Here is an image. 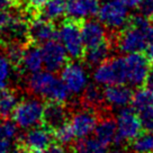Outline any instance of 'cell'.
I'll return each mask as SVG.
<instances>
[{"label": "cell", "instance_id": "6da1fadb", "mask_svg": "<svg viewBox=\"0 0 153 153\" xmlns=\"http://www.w3.org/2000/svg\"><path fill=\"white\" fill-rule=\"evenodd\" d=\"M28 89L35 96L48 99V101L65 102L70 97V91L63 83L62 79H59L54 72L37 71L32 73L28 78Z\"/></svg>", "mask_w": 153, "mask_h": 153}, {"label": "cell", "instance_id": "7a4b0ae2", "mask_svg": "<svg viewBox=\"0 0 153 153\" xmlns=\"http://www.w3.org/2000/svg\"><path fill=\"white\" fill-rule=\"evenodd\" d=\"M150 23V19L140 14L131 19L129 25L122 30L117 41L120 52L124 54L144 52L149 45L146 26Z\"/></svg>", "mask_w": 153, "mask_h": 153}, {"label": "cell", "instance_id": "3957f363", "mask_svg": "<svg viewBox=\"0 0 153 153\" xmlns=\"http://www.w3.org/2000/svg\"><path fill=\"white\" fill-rule=\"evenodd\" d=\"M92 78L97 85L102 87L124 85L126 82L125 57L118 56L107 59L99 65L95 67Z\"/></svg>", "mask_w": 153, "mask_h": 153}, {"label": "cell", "instance_id": "277c9868", "mask_svg": "<svg viewBox=\"0 0 153 153\" xmlns=\"http://www.w3.org/2000/svg\"><path fill=\"white\" fill-rule=\"evenodd\" d=\"M43 110L44 102L39 98L34 97L19 101L11 117L18 127L28 129L42 124Z\"/></svg>", "mask_w": 153, "mask_h": 153}, {"label": "cell", "instance_id": "5b68a950", "mask_svg": "<svg viewBox=\"0 0 153 153\" xmlns=\"http://www.w3.org/2000/svg\"><path fill=\"white\" fill-rule=\"evenodd\" d=\"M57 38L72 60H78L83 56L86 46L82 39L81 27L76 20L71 19L64 22L57 30Z\"/></svg>", "mask_w": 153, "mask_h": 153}, {"label": "cell", "instance_id": "8992f818", "mask_svg": "<svg viewBox=\"0 0 153 153\" xmlns=\"http://www.w3.org/2000/svg\"><path fill=\"white\" fill-rule=\"evenodd\" d=\"M98 18L107 28L122 29L129 20V8L122 0H104L99 6Z\"/></svg>", "mask_w": 153, "mask_h": 153}, {"label": "cell", "instance_id": "52a82bcc", "mask_svg": "<svg viewBox=\"0 0 153 153\" xmlns=\"http://www.w3.org/2000/svg\"><path fill=\"white\" fill-rule=\"evenodd\" d=\"M53 131L46 126H34L22 135L19 148L24 153H44L53 144Z\"/></svg>", "mask_w": 153, "mask_h": 153}, {"label": "cell", "instance_id": "ba28073f", "mask_svg": "<svg viewBox=\"0 0 153 153\" xmlns=\"http://www.w3.org/2000/svg\"><path fill=\"white\" fill-rule=\"evenodd\" d=\"M28 36V26L23 19L8 10H0V41L19 43Z\"/></svg>", "mask_w": 153, "mask_h": 153}, {"label": "cell", "instance_id": "9c48e42d", "mask_svg": "<svg viewBox=\"0 0 153 153\" xmlns=\"http://www.w3.org/2000/svg\"><path fill=\"white\" fill-rule=\"evenodd\" d=\"M117 144L122 142H131L135 139L142 131V124L140 116L136 114L134 108H128L127 106L120 108L117 117Z\"/></svg>", "mask_w": 153, "mask_h": 153}, {"label": "cell", "instance_id": "30bf717a", "mask_svg": "<svg viewBox=\"0 0 153 153\" xmlns=\"http://www.w3.org/2000/svg\"><path fill=\"white\" fill-rule=\"evenodd\" d=\"M126 82L132 87L145 85L149 73L151 72V62L142 53H131L125 56Z\"/></svg>", "mask_w": 153, "mask_h": 153}, {"label": "cell", "instance_id": "8fae6325", "mask_svg": "<svg viewBox=\"0 0 153 153\" xmlns=\"http://www.w3.org/2000/svg\"><path fill=\"white\" fill-rule=\"evenodd\" d=\"M61 79L68 90L73 96L81 95L89 85V78L86 68L79 62L67 63L61 70Z\"/></svg>", "mask_w": 153, "mask_h": 153}, {"label": "cell", "instance_id": "7c38bea8", "mask_svg": "<svg viewBox=\"0 0 153 153\" xmlns=\"http://www.w3.org/2000/svg\"><path fill=\"white\" fill-rule=\"evenodd\" d=\"M41 50L43 55V65L48 71L55 73L61 71L67 64L69 55L62 44L56 39L43 44Z\"/></svg>", "mask_w": 153, "mask_h": 153}, {"label": "cell", "instance_id": "4fadbf2b", "mask_svg": "<svg viewBox=\"0 0 153 153\" xmlns=\"http://www.w3.org/2000/svg\"><path fill=\"white\" fill-rule=\"evenodd\" d=\"M98 120L99 118L95 109L86 107L85 109L78 110L76 113L72 115L69 123L74 132L76 137L82 139V137L89 136L92 132H95Z\"/></svg>", "mask_w": 153, "mask_h": 153}, {"label": "cell", "instance_id": "5bb4252c", "mask_svg": "<svg viewBox=\"0 0 153 153\" xmlns=\"http://www.w3.org/2000/svg\"><path fill=\"white\" fill-rule=\"evenodd\" d=\"M28 37L34 44H43L48 43L50 41L57 38V29L55 26L48 19L36 18L32 20L28 25Z\"/></svg>", "mask_w": 153, "mask_h": 153}, {"label": "cell", "instance_id": "9a60e30c", "mask_svg": "<svg viewBox=\"0 0 153 153\" xmlns=\"http://www.w3.org/2000/svg\"><path fill=\"white\" fill-rule=\"evenodd\" d=\"M82 39L87 48L97 46L107 42V32L106 26L100 20L89 19L81 26Z\"/></svg>", "mask_w": 153, "mask_h": 153}, {"label": "cell", "instance_id": "2e32d148", "mask_svg": "<svg viewBox=\"0 0 153 153\" xmlns=\"http://www.w3.org/2000/svg\"><path fill=\"white\" fill-rule=\"evenodd\" d=\"M68 109L62 102L48 101L44 105L42 124L51 131L56 129L68 122Z\"/></svg>", "mask_w": 153, "mask_h": 153}, {"label": "cell", "instance_id": "e0dca14e", "mask_svg": "<svg viewBox=\"0 0 153 153\" xmlns=\"http://www.w3.org/2000/svg\"><path fill=\"white\" fill-rule=\"evenodd\" d=\"M99 0H69L67 15L73 20H83L98 14Z\"/></svg>", "mask_w": 153, "mask_h": 153}, {"label": "cell", "instance_id": "ac0fdd59", "mask_svg": "<svg viewBox=\"0 0 153 153\" xmlns=\"http://www.w3.org/2000/svg\"><path fill=\"white\" fill-rule=\"evenodd\" d=\"M133 91L125 85H111L104 88V101L115 108H123L132 102Z\"/></svg>", "mask_w": 153, "mask_h": 153}, {"label": "cell", "instance_id": "d6986e66", "mask_svg": "<svg viewBox=\"0 0 153 153\" xmlns=\"http://www.w3.org/2000/svg\"><path fill=\"white\" fill-rule=\"evenodd\" d=\"M95 136L100 142L109 146L117 143V124L111 117H104L98 120L95 128Z\"/></svg>", "mask_w": 153, "mask_h": 153}, {"label": "cell", "instance_id": "ffe728a7", "mask_svg": "<svg viewBox=\"0 0 153 153\" xmlns=\"http://www.w3.org/2000/svg\"><path fill=\"white\" fill-rule=\"evenodd\" d=\"M20 65L23 70L28 73H35L37 71H41L43 67V55L42 50L35 45H29L27 48H24L23 57Z\"/></svg>", "mask_w": 153, "mask_h": 153}, {"label": "cell", "instance_id": "44dd1931", "mask_svg": "<svg viewBox=\"0 0 153 153\" xmlns=\"http://www.w3.org/2000/svg\"><path fill=\"white\" fill-rule=\"evenodd\" d=\"M109 51L110 46L107 42L100 44V45H97V46L88 48L85 51V54H83L85 62L87 63V65L97 67V65H99L100 63H102L108 59Z\"/></svg>", "mask_w": 153, "mask_h": 153}, {"label": "cell", "instance_id": "7402d4cb", "mask_svg": "<svg viewBox=\"0 0 153 153\" xmlns=\"http://www.w3.org/2000/svg\"><path fill=\"white\" fill-rule=\"evenodd\" d=\"M18 95L10 89L0 90V118H8L13 115L16 106L18 105Z\"/></svg>", "mask_w": 153, "mask_h": 153}, {"label": "cell", "instance_id": "603a6c76", "mask_svg": "<svg viewBox=\"0 0 153 153\" xmlns=\"http://www.w3.org/2000/svg\"><path fill=\"white\" fill-rule=\"evenodd\" d=\"M76 153H107L108 146L97 137H82L74 144Z\"/></svg>", "mask_w": 153, "mask_h": 153}, {"label": "cell", "instance_id": "cb8c5ba5", "mask_svg": "<svg viewBox=\"0 0 153 153\" xmlns=\"http://www.w3.org/2000/svg\"><path fill=\"white\" fill-rule=\"evenodd\" d=\"M67 14V4L64 0H48L42 7V17L54 22Z\"/></svg>", "mask_w": 153, "mask_h": 153}, {"label": "cell", "instance_id": "d4e9b609", "mask_svg": "<svg viewBox=\"0 0 153 153\" xmlns=\"http://www.w3.org/2000/svg\"><path fill=\"white\" fill-rule=\"evenodd\" d=\"M131 153H153V132L140 133L129 142Z\"/></svg>", "mask_w": 153, "mask_h": 153}, {"label": "cell", "instance_id": "484cf974", "mask_svg": "<svg viewBox=\"0 0 153 153\" xmlns=\"http://www.w3.org/2000/svg\"><path fill=\"white\" fill-rule=\"evenodd\" d=\"M82 99L86 107L95 109L99 107L104 101V89H101L100 86L97 83H89L82 92Z\"/></svg>", "mask_w": 153, "mask_h": 153}, {"label": "cell", "instance_id": "4316f807", "mask_svg": "<svg viewBox=\"0 0 153 153\" xmlns=\"http://www.w3.org/2000/svg\"><path fill=\"white\" fill-rule=\"evenodd\" d=\"M132 106L135 110L141 111L153 106V91L149 88H140L133 94Z\"/></svg>", "mask_w": 153, "mask_h": 153}, {"label": "cell", "instance_id": "83f0119b", "mask_svg": "<svg viewBox=\"0 0 153 153\" xmlns=\"http://www.w3.org/2000/svg\"><path fill=\"white\" fill-rule=\"evenodd\" d=\"M14 73V64L7 54L0 52V90L9 86Z\"/></svg>", "mask_w": 153, "mask_h": 153}, {"label": "cell", "instance_id": "f1b7e54d", "mask_svg": "<svg viewBox=\"0 0 153 153\" xmlns=\"http://www.w3.org/2000/svg\"><path fill=\"white\" fill-rule=\"evenodd\" d=\"M53 134H54V139L56 140L60 144H62V145H67V144L72 143L74 137H76L74 132H73V129H72L71 125H70L69 122H67L65 124L61 125L56 129H54Z\"/></svg>", "mask_w": 153, "mask_h": 153}, {"label": "cell", "instance_id": "f546056e", "mask_svg": "<svg viewBox=\"0 0 153 153\" xmlns=\"http://www.w3.org/2000/svg\"><path fill=\"white\" fill-rule=\"evenodd\" d=\"M18 135V125L8 118H0V139L14 141Z\"/></svg>", "mask_w": 153, "mask_h": 153}, {"label": "cell", "instance_id": "4dcf8cb0", "mask_svg": "<svg viewBox=\"0 0 153 153\" xmlns=\"http://www.w3.org/2000/svg\"><path fill=\"white\" fill-rule=\"evenodd\" d=\"M23 52H24V48H22V45L17 43V42L8 44L7 56L9 57V60L13 62L14 65H20L22 57H23Z\"/></svg>", "mask_w": 153, "mask_h": 153}, {"label": "cell", "instance_id": "1f68e13d", "mask_svg": "<svg viewBox=\"0 0 153 153\" xmlns=\"http://www.w3.org/2000/svg\"><path fill=\"white\" fill-rule=\"evenodd\" d=\"M140 120L141 124L145 131L153 132V106L149 107L146 109H143L140 111Z\"/></svg>", "mask_w": 153, "mask_h": 153}, {"label": "cell", "instance_id": "d6a6232c", "mask_svg": "<svg viewBox=\"0 0 153 153\" xmlns=\"http://www.w3.org/2000/svg\"><path fill=\"white\" fill-rule=\"evenodd\" d=\"M136 8L140 15L149 19L153 18V0H141Z\"/></svg>", "mask_w": 153, "mask_h": 153}, {"label": "cell", "instance_id": "836d02e7", "mask_svg": "<svg viewBox=\"0 0 153 153\" xmlns=\"http://www.w3.org/2000/svg\"><path fill=\"white\" fill-rule=\"evenodd\" d=\"M14 141L0 139V153H14Z\"/></svg>", "mask_w": 153, "mask_h": 153}, {"label": "cell", "instance_id": "e575fe53", "mask_svg": "<svg viewBox=\"0 0 153 153\" xmlns=\"http://www.w3.org/2000/svg\"><path fill=\"white\" fill-rule=\"evenodd\" d=\"M44 153H68V151L64 149L63 145L52 144V145H51V146H50Z\"/></svg>", "mask_w": 153, "mask_h": 153}, {"label": "cell", "instance_id": "d590c367", "mask_svg": "<svg viewBox=\"0 0 153 153\" xmlns=\"http://www.w3.org/2000/svg\"><path fill=\"white\" fill-rule=\"evenodd\" d=\"M46 1H48V0H27V2H28L33 8H41V7H43V5Z\"/></svg>", "mask_w": 153, "mask_h": 153}, {"label": "cell", "instance_id": "8d00e7d4", "mask_svg": "<svg viewBox=\"0 0 153 153\" xmlns=\"http://www.w3.org/2000/svg\"><path fill=\"white\" fill-rule=\"evenodd\" d=\"M14 4V0H0V10H6L11 7Z\"/></svg>", "mask_w": 153, "mask_h": 153}, {"label": "cell", "instance_id": "74e56055", "mask_svg": "<svg viewBox=\"0 0 153 153\" xmlns=\"http://www.w3.org/2000/svg\"><path fill=\"white\" fill-rule=\"evenodd\" d=\"M128 8H136L141 0H122Z\"/></svg>", "mask_w": 153, "mask_h": 153}, {"label": "cell", "instance_id": "f35d334b", "mask_svg": "<svg viewBox=\"0 0 153 153\" xmlns=\"http://www.w3.org/2000/svg\"><path fill=\"white\" fill-rule=\"evenodd\" d=\"M145 87L153 91V71H151L149 73L148 79H146V81H145Z\"/></svg>", "mask_w": 153, "mask_h": 153}, {"label": "cell", "instance_id": "ab89813d", "mask_svg": "<svg viewBox=\"0 0 153 153\" xmlns=\"http://www.w3.org/2000/svg\"><path fill=\"white\" fill-rule=\"evenodd\" d=\"M107 153H128V152H126L125 150H122V149H115V150H111V151H109V152Z\"/></svg>", "mask_w": 153, "mask_h": 153}]
</instances>
